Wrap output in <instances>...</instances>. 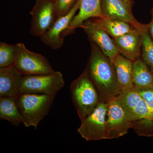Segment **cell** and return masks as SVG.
<instances>
[{
	"label": "cell",
	"mask_w": 153,
	"mask_h": 153,
	"mask_svg": "<svg viewBox=\"0 0 153 153\" xmlns=\"http://www.w3.org/2000/svg\"><path fill=\"white\" fill-rule=\"evenodd\" d=\"M91 42V53L87 69L102 101L108 102L122 92L113 63Z\"/></svg>",
	"instance_id": "6da1fadb"
},
{
	"label": "cell",
	"mask_w": 153,
	"mask_h": 153,
	"mask_svg": "<svg viewBox=\"0 0 153 153\" xmlns=\"http://www.w3.org/2000/svg\"><path fill=\"white\" fill-rule=\"evenodd\" d=\"M55 97L46 94H20L16 100L25 126H33L36 130L41 121L49 113Z\"/></svg>",
	"instance_id": "7a4b0ae2"
},
{
	"label": "cell",
	"mask_w": 153,
	"mask_h": 153,
	"mask_svg": "<svg viewBox=\"0 0 153 153\" xmlns=\"http://www.w3.org/2000/svg\"><path fill=\"white\" fill-rule=\"evenodd\" d=\"M70 89L72 101L81 121L100 102L98 93L87 70L71 83Z\"/></svg>",
	"instance_id": "3957f363"
},
{
	"label": "cell",
	"mask_w": 153,
	"mask_h": 153,
	"mask_svg": "<svg viewBox=\"0 0 153 153\" xmlns=\"http://www.w3.org/2000/svg\"><path fill=\"white\" fill-rule=\"evenodd\" d=\"M65 85L63 75L60 71L51 74L23 75L21 94H35L55 97Z\"/></svg>",
	"instance_id": "277c9868"
},
{
	"label": "cell",
	"mask_w": 153,
	"mask_h": 153,
	"mask_svg": "<svg viewBox=\"0 0 153 153\" xmlns=\"http://www.w3.org/2000/svg\"><path fill=\"white\" fill-rule=\"evenodd\" d=\"M14 67L23 75L51 74L55 72L47 57L28 50L23 43L16 44Z\"/></svg>",
	"instance_id": "5b68a950"
},
{
	"label": "cell",
	"mask_w": 153,
	"mask_h": 153,
	"mask_svg": "<svg viewBox=\"0 0 153 153\" xmlns=\"http://www.w3.org/2000/svg\"><path fill=\"white\" fill-rule=\"evenodd\" d=\"M107 102H100L90 114L81 120L77 129L83 139L87 141L108 139L107 129Z\"/></svg>",
	"instance_id": "8992f818"
},
{
	"label": "cell",
	"mask_w": 153,
	"mask_h": 153,
	"mask_svg": "<svg viewBox=\"0 0 153 153\" xmlns=\"http://www.w3.org/2000/svg\"><path fill=\"white\" fill-rule=\"evenodd\" d=\"M30 14L32 16L30 33L41 38L57 19L54 0H36Z\"/></svg>",
	"instance_id": "52a82bcc"
},
{
	"label": "cell",
	"mask_w": 153,
	"mask_h": 153,
	"mask_svg": "<svg viewBox=\"0 0 153 153\" xmlns=\"http://www.w3.org/2000/svg\"><path fill=\"white\" fill-rule=\"evenodd\" d=\"M107 103L108 137V139L118 138L128 133L133 121L117 97Z\"/></svg>",
	"instance_id": "ba28073f"
},
{
	"label": "cell",
	"mask_w": 153,
	"mask_h": 153,
	"mask_svg": "<svg viewBox=\"0 0 153 153\" xmlns=\"http://www.w3.org/2000/svg\"><path fill=\"white\" fill-rule=\"evenodd\" d=\"M117 98L133 121H152L146 102L135 88L122 91Z\"/></svg>",
	"instance_id": "9c48e42d"
},
{
	"label": "cell",
	"mask_w": 153,
	"mask_h": 153,
	"mask_svg": "<svg viewBox=\"0 0 153 153\" xmlns=\"http://www.w3.org/2000/svg\"><path fill=\"white\" fill-rule=\"evenodd\" d=\"M80 0H78L69 12L56 19L50 29L41 37L42 43L53 50L59 49L63 45V33L68 28L76 12L79 10Z\"/></svg>",
	"instance_id": "30bf717a"
},
{
	"label": "cell",
	"mask_w": 153,
	"mask_h": 153,
	"mask_svg": "<svg viewBox=\"0 0 153 153\" xmlns=\"http://www.w3.org/2000/svg\"><path fill=\"white\" fill-rule=\"evenodd\" d=\"M81 28L85 31L91 41L94 43L113 63L120 53L113 38H111V36L104 30L94 25L90 19L85 21Z\"/></svg>",
	"instance_id": "8fae6325"
},
{
	"label": "cell",
	"mask_w": 153,
	"mask_h": 153,
	"mask_svg": "<svg viewBox=\"0 0 153 153\" xmlns=\"http://www.w3.org/2000/svg\"><path fill=\"white\" fill-rule=\"evenodd\" d=\"M101 6L103 18L123 21L140 31L144 27L136 20L131 13V7L124 0H101Z\"/></svg>",
	"instance_id": "7c38bea8"
},
{
	"label": "cell",
	"mask_w": 153,
	"mask_h": 153,
	"mask_svg": "<svg viewBox=\"0 0 153 153\" xmlns=\"http://www.w3.org/2000/svg\"><path fill=\"white\" fill-rule=\"evenodd\" d=\"M113 39L121 55L132 61L140 58L142 42L141 31L135 28L129 33Z\"/></svg>",
	"instance_id": "4fadbf2b"
},
{
	"label": "cell",
	"mask_w": 153,
	"mask_h": 153,
	"mask_svg": "<svg viewBox=\"0 0 153 153\" xmlns=\"http://www.w3.org/2000/svg\"><path fill=\"white\" fill-rule=\"evenodd\" d=\"M91 18H103L101 0H80L78 13L75 15L68 29L63 33L62 38H64L76 28H81L85 21Z\"/></svg>",
	"instance_id": "5bb4252c"
},
{
	"label": "cell",
	"mask_w": 153,
	"mask_h": 153,
	"mask_svg": "<svg viewBox=\"0 0 153 153\" xmlns=\"http://www.w3.org/2000/svg\"><path fill=\"white\" fill-rule=\"evenodd\" d=\"M22 76L14 66L0 68V97L16 99L21 94Z\"/></svg>",
	"instance_id": "9a60e30c"
},
{
	"label": "cell",
	"mask_w": 153,
	"mask_h": 153,
	"mask_svg": "<svg viewBox=\"0 0 153 153\" xmlns=\"http://www.w3.org/2000/svg\"><path fill=\"white\" fill-rule=\"evenodd\" d=\"M133 61L119 54L113 62L115 71L122 91L134 88L133 82Z\"/></svg>",
	"instance_id": "2e32d148"
},
{
	"label": "cell",
	"mask_w": 153,
	"mask_h": 153,
	"mask_svg": "<svg viewBox=\"0 0 153 153\" xmlns=\"http://www.w3.org/2000/svg\"><path fill=\"white\" fill-rule=\"evenodd\" d=\"M90 19L94 25L104 30L113 38L123 36L135 28L128 23L117 19L104 18Z\"/></svg>",
	"instance_id": "e0dca14e"
},
{
	"label": "cell",
	"mask_w": 153,
	"mask_h": 153,
	"mask_svg": "<svg viewBox=\"0 0 153 153\" xmlns=\"http://www.w3.org/2000/svg\"><path fill=\"white\" fill-rule=\"evenodd\" d=\"M133 82L136 90L153 88V73L143 60L139 58L133 61Z\"/></svg>",
	"instance_id": "ac0fdd59"
},
{
	"label": "cell",
	"mask_w": 153,
	"mask_h": 153,
	"mask_svg": "<svg viewBox=\"0 0 153 153\" xmlns=\"http://www.w3.org/2000/svg\"><path fill=\"white\" fill-rule=\"evenodd\" d=\"M0 119L7 120L13 125L23 123V117L17 104L16 99L0 97Z\"/></svg>",
	"instance_id": "d6986e66"
},
{
	"label": "cell",
	"mask_w": 153,
	"mask_h": 153,
	"mask_svg": "<svg viewBox=\"0 0 153 153\" xmlns=\"http://www.w3.org/2000/svg\"><path fill=\"white\" fill-rule=\"evenodd\" d=\"M143 60L149 66L153 73V40L149 34L147 26L141 30Z\"/></svg>",
	"instance_id": "ffe728a7"
},
{
	"label": "cell",
	"mask_w": 153,
	"mask_h": 153,
	"mask_svg": "<svg viewBox=\"0 0 153 153\" xmlns=\"http://www.w3.org/2000/svg\"><path fill=\"white\" fill-rule=\"evenodd\" d=\"M16 54V44L0 43V68L14 66Z\"/></svg>",
	"instance_id": "44dd1931"
},
{
	"label": "cell",
	"mask_w": 153,
	"mask_h": 153,
	"mask_svg": "<svg viewBox=\"0 0 153 153\" xmlns=\"http://www.w3.org/2000/svg\"><path fill=\"white\" fill-rule=\"evenodd\" d=\"M78 0H54L56 18L68 13Z\"/></svg>",
	"instance_id": "7402d4cb"
},
{
	"label": "cell",
	"mask_w": 153,
	"mask_h": 153,
	"mask_svg": "<svg viewBox=\"0 0 153 153\" xmlns=\"http://www.w3.org/2000/svg\"><path fill=\"white\" fill-rule=\"evenodd\" d=\"M136 90L146 102L153 121V88Z\"/></svg>",
	"instance_id": "603a6c76"
},
{
	"label": "cell",
	"mask_w": 153,
	"mask_h": 153,
	"mask_svg": "<svg viewBox=\"0 0 153 153\" xmlns=\"http://www.w3.org/2000/svg\"><path fill=\"white\" fill-rule=\"evenodd\" d=\"M147 29L149 34L150 35L151 38H152L153 40V21L151 22L150 24L147 26Z\"/></svg>",
	"instance_id": "cb8c5ba5"
},
{
	"label": "cell",
	"mask_w": 153,
	"mask_h": 153,
	"mask_svg": "<svg viewBox=\"0 0 153 153\" xmlns=\"http://www.w3.org/2000/svg\"><path fill=\"white\" fill-rule=\"evenodd\" d=\"M128 5L131 7L132 4V0H124Z\"/></svg>",
	"instance_id": "d4e9b609"
}]
</instances>
